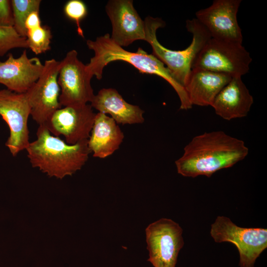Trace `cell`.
<instances>
[{"instance_id": "cell-1", "label": "cell", "mask_w": 267, "mask_h": 267, "mask_svg": "<svg viewBox=\"0 0 267 267\" xmlns=\"http://www.w3.org/2000/svg\"><path fill=\"white\" fill-rule=\"evenodd\" d=\"M248 153L242 140L222 131L205 132L193 137L175 164L178 173L183 177L210 178L219 170L232 167Z\"/></svg>"}, {"instance_id": "cell-2", "label": "cell", "mask_w": 267, "mask_h": 267, "mask_svg": "<svg viewBox=\"0 0 267 267\" xmlns=\"http://www.w3.org/2000/svg\"><path fill=\"white\" fill-rule=\"evenodd\" d=\"M88 48L94 51V55L86 64L89 74L100 80L102 77L104 68L109 63L115 61L128 62L142 73L156 75L166 80L175 89L180 101V109L192 108L184 88L172 76L165 65L152 54H148L141 48L135 52L124 49L115 43L109 34L98 37L95 40H88Z\"/></svg>"}, {"instance_id": "cell-3", "label": "cell", "mask_w": 267, "mask_h": 267, "mask_svg": "<svg viewBox=\"0 0 267 267\" xmlns=\"http://www.w3.org/2000/svg\"><path fill=\"white\" fill-rule=\"evenodd\" d=\"M37 139L25 150L34 168H38L50 177L62 179L81 170L91 153L88 140L69 144L51 134L44 125L38 128Z\"/></svg>"}, {"instance_id": "cell-4", "label": "cell", "mask_w": 267, "mask_h": 267, "mask_svg": "<svg viewBox=\"0 0 267 267\" xmlns=\"http://www.w3.org/2000/svg\"><path fill=\"white\" fill-rule=\"evenodd\" d=\"M144 21L145 41L151 45L152 54L166 65L173 78L184 88L194 59L211 38L209 33L195 18L187 20L186 28L192 35L191 43L184 49L172 50L162 45L156 36L157 30L164 27L165 22L160 18L151 16L146 17Z\"/></svg>"}, {"instance_id": "cell-5", "label": "cell", "mask_w": 267, "mask_h": 267, "mask_svg": "<svg viewBox=\"0 0 267 267\" xmlns=\"http://www.w3.org/2000/svg\"><path fill=\"white\" fill-rule=\"evenodd\" d=\"M252 60L242 43L211 38L196 56L191 69H201L242 77L249 72Z\"/></svg>"}, {"instance_id": "cell-6", "label": "cell", "mask_w": 267, "mask_h": 267, "mask_svg": "<svg viewBox=\"0 0 267 267\" xmlns=\"http://www.w3.org/2000/svg\"><path fill=\"white\" fill-rule=\"evenodd\" d=\"M210 235L215 242H228L236 247L240 267H254L257 259L267 248V229L237 226L224 216H218L211 224Z\"/></svg>"}, {"instance_id": "cell-7", "label": "cell", "mask_w": 267, "mask_h": 267, "mask_svg": "<svg viewBox=\"0 0 267 267\" xmlns=\"http://www.w3.org/2000/svg\"><path fill=\"white\" fill-rule=\"evenodd\" d=\"M183 230L170 219L161 218L145 229L147 260L154 267H176L178 255L184 245Z\"/></svg>"}, {"instance_id": "cell-8", "label": "cell", "mask_w": 267, "mask_h": 267, "mask_svg": "<svg viewBox=\"0 0 267 267\" xmlns=\"http://www.w3.org/2000/svg\"><path fill=\"white\" fill-rule=\"evenodd\" d=\"M44 65L40 77L25 93L30 107V115L39 126L44 125L62 107L57 81L60 61L52 58L45 60Z\"/></svg>"}, {"instance_id": "cell-9", "label": "cell", "mask_w": 267, "mask_h": 267, "mask_svg": "<svg viewBox=\"0 0 267 267\" xmlns=\"http://www.w3.org/2000/svg\"><path fill=\"white\" fill-rule=\"evenodd\" d=\"M92 77L86 65L78 59L77 51L75 49L68 51L60 61L57 78L61 106L90 102L94 95L90 84Z\"/></svg>"}, {"instance_id": "cell-10", "label": "cell", "mask_w": 267, "mask_h": 267, "mask_svg": "<svg viewBox=\"0 0 267 267\" xmlns=\"http://www.w3.org/2000/svg\"><path fill=\"white\" fill-rule=\"evenodd\" d=\"M30 111L25 93L0 90V115L9 129V136L5 144L14 157L25 150L30 142L28 127Z\"/></svg>"}, {"instance_id": "cell-11", "label": "cell", "mask_w": 267, "mask_h": 267, "mask_svg": "<svg viewBox=\"0 0 267 267\" xmlns=\"http://www.w3.org/2000/svg\"><path fill=\"white\" fill-rule=\"evenodd\" d=\"M241 0H215L209 7L196 12V19L211 38L242 44L237 12Z\"/></svg>"}, {"instance_id": "cell-12", "label": "cell", "mask_w": 267, "mask_h": 267, "mask_svg": "<svg viewBox=\"0 0 267 267\" xmlns=\"http://www.w3.org/2000/svg\"><path fill=\"white\" fill-rule=\"evenodd\" d=\"M95 115L89 104L67 106L56 110L44 125L53 135H63L67 143L75 144L89 139Z\"/></svg>"}, {"instance_id": "cell-13", "label": "cell", "mask_w": 267, "mask_h": 267, "mask_svg": "<svg viewBox=\"0 0 267 267\" xmlns=\"http://www.w3.org/2000/svg\"><path fill=\"white\" fill-rule=\"evenodd\" d=\"M105 11L112 24V40L119 46H127L137 40L145 41L144 21L132 0H110Z\"/></svg>"}, {"instance_id": "cell-14", "label": "cell", "mask_w": 267, "mask_h": 267, "mask_svg": "<svg viewBox=\"0 0 267 267\" xmlns=\"http://www.w3.org/2000/svg\"><path fill=\"white\" fill-rule=\"evenodd\" d=\"M44 67L39 58H29L26 49L18 58L9 53L6 60L0 62V84L12 91L24 93L38 80Z\"/></svg>"}, {"instance_id": "cell-15", "label": "cell", "mask_w": 267, "mask_h": 267, "mask_svg": "<svg viewBox=\"0 0 267 267\" xmlns=\"http://www.w3.org/2000/svg\"><path fill=\"white\" fill-rule=\"evenodd\" d=\"M253 102L241 76H235L217 94L211 106L217 115L230 121L247 116Z\"/></svg>"}, {"instance_id": "cell-16", "label": "cell", "mask_w": 267, "mask_h": 267, "mask_svg": "<svg viewBox=\"0 0 267 267\" xmlns=\"http://www.w3.org/2000/svg\"><path fill=\"white\" fill-rule=\"evenodd\" d=\"M232 77L226 74L192 69L184 86L191 104L211 106L216 96Z\"/></svg>"}, {"instance_id": "cell-17", "label": "cell", "mask_w": 267, "mask_h": 267, "mask_svg": "<svg viewBox=\"0 0 267 267\" xmlns=\"http://www.w3.org/2000/svg\"><path fill=\"white\" fill-rule=\"evenodd\" d=\"M90 105L98 112L109 114L117 124L133 125L144 122V111L128 103L115 89H101L94 94Z\"/></svg>"}, {"instance_id": "cell-18", "label": "cell", "mask_w": 267, "mask_h": 267, "mask_svg": "<svg viewBox=\"0 0 267 267\" xmlns=\"http://www.w3.org/2000/svg\"><path fill=\"white\" fill-rule=\"evenodd\" d=\"M124 138L119 126L110 116L98 112L88 140V146L94 157L105 158L118 150Z\"/></svg>"}, {"instance_id": "cell-19", "label": "cell", "mask_w": 267, "mask_h": 267, "mask_svg": "<svg viewBox=\"0 0 267 267\" xmlns=\"http://www.w3.org/2000/svg\"><path fill=\"white\" fill-rule=\"evenodd\" d=\"M13 28L21 37L26 38L27 31L25 22L33 11H39L41 0H11Z\"/></svg>"}, {"instance_id": "cell-20", "label": "cell", "mask_w": 267, "mask_h": 267, "mask_svg": "<svg viewBox=\"0 0 267 267\" xmlns=\"http://www.w3.org/2000/svg\"><path fill=\"white\" fill-rule=\"evenodd\" d=\"M52 35L47 26L40 27L27 31L26 40L28 48L36 55L44 53L50 49Z\"/></svg>"}, {"instance_id": "cell-21", "label": "cell", "mask_w": 267, "mask_h": 267, "mask_svg": "<svg viewBox=\"0 0 267 267\" xmlns=\"http://www.w3.org/2000/svg\"><path fill=\"white\" fill-rule=\"evenodd\" d=\"M15 48H28L26 38L20 36L13 27L0 26V57Z\"/></svg>"}, {"instance_id": "cell-22", "label": "cell", "mask_w": 267, "mask_h": 267, "mask_svg": "<svg viewBox=\"0 0 267 267\" xmlns=\"http://www.w3.org/2000/svg\"><path fill=\"white\" fill-rule=\"evenodd\" d=\"M64 12L66 17L75 22L78 34L84 38L80 22L87 15L88 10L86 4L81 0H70L64 6Z\"/></svg>"}, {"instance_id": "cell-23", "label": "cell", "mask_w": 267, "mask_h": 267, "mask_svg": "<svg viewBox=\"0 0 267 267\" xmlns=\"http://www.w3.org/2000/svg\"><path fill=\"white\" fill-rule=\"evenodd\" d=\"M13 25L11 0H0V26L13 27Z\"/></svg>"}, {"instance_id": "cell-24", "label": "cell", "mask_w": 267, "mask_h": 267, "mask_svg": "<svg viewBox=\"0 0 267 267\" xmlns=\"http://www.w3.org/2000/svg\"><path fill=\"white\" fill-rule=\"evenodd\" d=\"M39 11H35L30 13L25 22L27 31L37 28L41 26Z\"/></svg>"}]
</instances>
